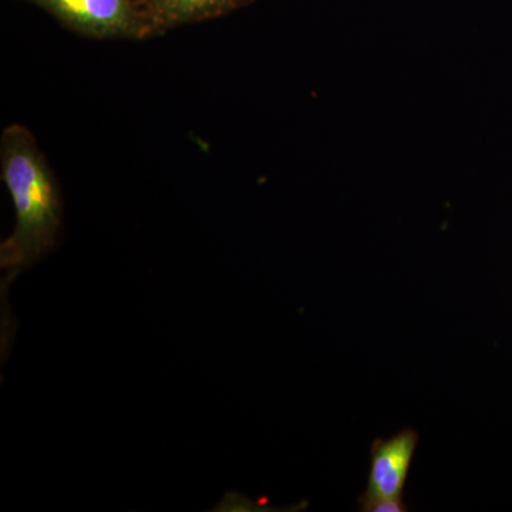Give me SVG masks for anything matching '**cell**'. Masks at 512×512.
Instances as JSON below:
<instances>
[{
	"mask_svg": "<svg viewBox=\"0 0 512 512\" xmlns=\"http://www.w3.org/2000/svg\"><path fill=\"white\" fill-rule=\"evenodd\" d=\"M2 180L15 208V229L0 245L2 278V357L8 356L16 325L10 320L8 293L20 272L56 248L62 231L59 184L32 131L10 124L0 138Z\"/></svg>",
	"mask_w": 512,
	"mask_h": 512,
	"instance_id": "cell-1",
	"label": "cell"
},
{
	"mask_svg": "<svg viewBox=\"0 0 512 512\" xmlns=\"http://www.w3.org/2000/svg\"><path fill=\"white\" fill-rule=\"evenodd\" d=\"M64 28L89 39L144 40L151 36L141 0H29Z\"/></svg>",
	"mask_w": 512,
	"mask_h": 512,
	"instance_id": "cell-2",
	"label": "cell"
},
{
	"mask_svg": "<svg viewBox=\"0 0 512 512\" xmlns=\"http://www.w3.org/2000/svg\"><path fill=\"white\" fill-rule=\"evenodd\" d=\"M416 444L417 436L412 430H404L389 440L376 441L363 507L402 497Z\"/></svg>",
	"mask_w": 512,
	"mask_h": 512,
	"instance_id": "cell-3",
	"label": "cell"
},
{
	"mask_svg": "<svg viewBox=\"0 0 512 512\" xmlns=\"http://www.w3.org/2000/svg\"><path fill=\"white\" fill-rule=\"evenodd\" d=\"M365 511L372 512H402L404 507L400 498H390V500L377 501L370 505L363 507Z\"/></svg>",
	"mask_w": 512,
	"mask_h": 512,
	"instance_id": "cell-5",
	"label": "cell"
},
{
	"mask_svg": "<svg viewBox=\"0 0 512 512\" xmlns=\"http://www.w3.org/2000/svg\"><path fill=\"white\" fill-rule=\"evenodd\" d=\"M151 36L167 30L227 15L249 0H141Z\"/></svg>",
	"mask_w": 512,
	"mask_h": 512,
	"instance_id": "cell-4",
	"label": "cell"
}]
</instances>
